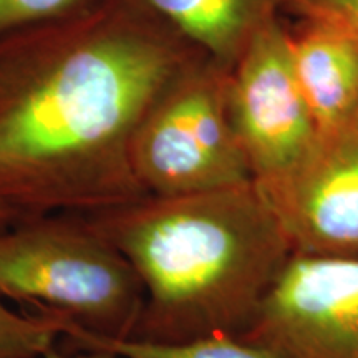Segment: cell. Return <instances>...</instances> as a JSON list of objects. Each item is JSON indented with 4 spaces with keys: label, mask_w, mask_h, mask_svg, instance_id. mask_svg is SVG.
I'll use <instances>...</instances> for the list:
<instances>
[{
    "label": "cell",
    "mask_w": 358,
    "mask_h": 358,
    "mask_svg": "<svg viewBox=\"0 0 358 358\" xmlns=\"http://www.w3.org/2000/svg\"><path fill=\"white\" fill-rule=\"evenodd\" d=\"M295 75L317 134L334 131L358 115V38L324 20L289 38Z\"/></svg>",
    "instance_id": "obj_8"
},
{
    "label": "cell",
    "mask_w": 358,
    "mask_h": 358,
    "mask_svg": "<svg viewBox=\"0 0 358 358\" xmlns=\"http://www.w3.org/2000/svg\"><path fill=\"white\" fill-rule=\"evenodd\" d=\"M64 319L45 313H20L0 302V358H42L57 340L70 334Z\"/></svg>",
    "instance_id": "obj_11"
},
{
    "label": "cell",
    "mask_w": 358,
    "mask_h": 358,
    "mask_svg": "<svg viewBox=\"0 0 358 358\" xmlns=\"http://www.w3.org/2000/svg\"><path fill=\"white\" fill-rule=\"evenodd\" d=\"M108 2L111 0H0V40L85 15Z\"/></svg>",
    "instance_id": "obj_12"
},
{
    "label": "cell",
    "mask_w": 358,
    "mask_h": 358,
    "mask_svg": "<svg viewBox=\"0 0 358 358\" xmlns=\"http://www.w3.org/2000/svg\"><path fill=\"white\" fill-rule=\"evenodd\" d=\"M243 338L277 358H358V259L294 256Z\"/></svg>",
    "instance_id": "obj_7"
},
{
    "label": "cell",
    "mask_w": 358,
    "mask_h": 358,
    "mask_svg": "<svg viewBox=\"0 0 358 358\" xmlns=\"http://www.w3.org/2000/svg\"><path fill=\"white\" fill-rule=\"evenodd\" d=\"M12 219H17L15 216H13L12 213H8L7 209H3V208H0V226H2V224H6V222H8V221H12Z\"/></svg>",
    "instance_id": "obj_15"
},
{
    "label": "cell",
    "mask_w": 358,
    "mask_h": 358,
    "mask_svg": "<svg viewBox=\"0 0 358 358\" xmlns=\"http://www.w3.org/2000/svg\"><path fill=\"white\" fill-rule=\"evenodd\" d=\"M65 350H105L118 358H277L257 343L237 335H209L181 343H153L145 340H111L71 329Z\"/></svg>",
    "instance_id": "obj_10"
},
{
    "label": "cell",
    "mask_w": 358,
    "mask_h": 358,
    "mask_svg": "<svg viewBox=\"0 0 358 358\" xmlns=\"http://www.w3.org/2000/svg\"><path fill=\"white\" fill-rule=\"evenodd\" d=\"M229 80V70L204 58L141 120L129 159L148 196L198 194L252 181L232 124Z\"/></svg>",
    "instance_id": "obj_4"
},
{
    "label": "cell",
    "mask_w": 358,
    "mask_h": 358,
    "mask_svg": "<svg viewBox=\"0 0 358 358\" xmlns=\"http://www.w3.org/2000/svg\"><path fill=\"white\" fill-rule=\"evenodd\" d=\"M229 103L232 124L256 181L287 171L317 140L289 37L274 22L259 27L231 70Z\"/></svg>",
    "instance_id": "obj_5"
},
{
    "label": "cell",
    "mask_w": 358,
    "mask_h": 358,
    "mask_svg": "<svg viewBox=\"0 0 358 358\" xmlns=\"http://www.w3.org/2000/svg\"><path fill=\"white\" fill-rule=\"evenodd\" d=\"M256 182L294 256L358 259V115L317 134L287 171Z\"/></svg>",
    "instance_id": "obj_6"
},
{
    "label": "cell",
    "mask_w": 358,
    "mask_h": 358,
    "mask_svg": "<svg viewBox=\"0 0 358 358\" xmlns=\"http://www.w3.org/2000/svg\"><path fill=\"white\" fill-rule=\"evenodd\" d=\"M0 297L95 337L124 340L136 330L145 290L85 214L52 213L0 226Z\"/></svg>",
    "instance_id": "obj_3"
},
{
    "label": "cell",
    "mask_w": 358,
    "mask_h": 358,
    "mask_svg": "<svg viewBox=\"0 0 358 358\" xmlns=\"http://www.w3.org/2000/svg\"><path fill=\"white\" fill-rule=\"evenodd\" d=\"M204 58L143 0L0 40V208L92 214L145 198L134 131Z\"/></svg>",
    "instance_id": "obj_1"
},
{
    "label": "cell",
    "mask_w": 358,
    "mask_h": 358,
    "mask_svg": "<svg viewBox=\"0 0 358 358\" xmlns=\"http://www.w3.org/2000/svg\"><path fill=\"white\" fill-rule=\"evenodd\" d=\"M140 277L133 337L181 343L243 337L294 257L257 182L186 196H145L85 214Z\"/></svg>",
    "instance_id": "obj_2"
},
{
    "label": "cell",
    "mask_w": 358,
    "mask_h": 358,
    "mask_svg": "<svg viewBox=\"0 0 358 358\" xmlns=\"http://www.w3.org/2000/svg\"><path fill=\"white\" fill-rule=\"evenodd\" d=\"M206 58L232 70L266 22L267 0H143Z\"/></svg>",
    "instance_id": "obj_9"
},
{
    "label": "cell",
    "mask_w": 358,
    "mask_h": 358,
    "mask_svg": "<svg viewBox=\"0 0 358 358\" xmlns=\"http://www.w3.org/2000/svg\"><path fill=\"white\" fill-rule=\"evenodd\" d=\"M302 8L310 20L338 25L358 38V0H287Z\"/></svg>",
    "instance_id": "obj_13"
},
{
    "label": "cell",
    "mask_w": 358,
    "mask_h": 358,
    "mask_svg": "<svg viewBox=\"0 0 358 358\" xmlns=\"http://www.w3.org/2000/svg\"><path fill=\"white\" fill-rule=\"evenodd\" d=\"M42 358H118V357L105 350H60V348L52 347L50 350L45 352V355Z\"/></svg>",
    "instance_id": "obj_14"
}]
</instances>
